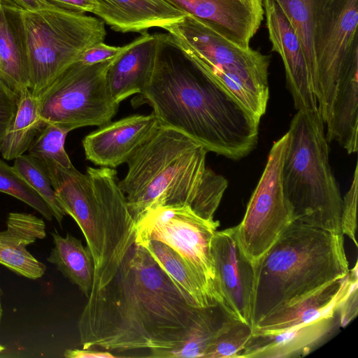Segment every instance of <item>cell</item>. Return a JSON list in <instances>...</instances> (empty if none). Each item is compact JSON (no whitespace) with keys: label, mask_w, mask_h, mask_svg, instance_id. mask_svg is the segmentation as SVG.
Returning a JSON list of instances; mask_svg holds the SVG:
<instances>
[{"label":"cell","mask_w":358,"mask_h":358,"mask_svg":"<svg viewBox=\"0 0 358 358\" xmlns=\"http://www.w3.org/2000/svg\"><path fill=\"white\" fill-rule=\"evenodd\" d=\"M228 317L219 304L195 306L148 250L134 242L114 277L90 292L78 327L83 349L150 351L215 336Z\"/></svg>","instance_id":"cell-1"},{"label":"cell","mask_w":358,"mask_h":358,"mask_svg":"<svg viewBox=\"0 0 358 358\" xmlns=\"http://www.w3.org/2000/svg\"><path fill=\"white\" fill-rule=\"evenodd\" d=\"M156 62L134 103H147L162 126L183 133L208 152L232 160L257 144V118L210 78L169 34H157Z\"/></svg>","instance_id":"cell-2"},{"label":"cell","mask_w":358,"mask_h":358,"mask_svg":"<svg viewBox=\"0 0 358 358\" xmlns=\"http://www.w3.org/2000/svg\"><path fill=\"white\" fill-rule=\"evenodd\" d=\"M208 150L182 132L159 125L129 159L118 185L135 226L150 209L186 205L213 220L228 187L206 164Z\"/></svg>","instance_id":"cell-3"},{"label":"cell","mask_w":358,"mask_h":358,"mask_svg":"<svg viewBox=\"0 0 358 358\" xmlns=\"http://www.w3.org/2000/svg\"><path fill=\"white\" fill-rule=\"evenodd\" d=\"M66 215L82 231L94 262L92 291L115 275L136 240V226L126 197L118 185L117 171L87 167L85 173L73 166L43 164Z\"/></svg>","instance_id":"cell-4"},{"label":"cell","mask_w":358,"mask_h":358,"mask_svg":"<svg viewBox=\"0 0 358 358\" xmlns=\"http://www.w3.org/2000/svg\"><path fill=\"white\" fill-rule=\"evenodd\" d=\"M252 265V329L276 309L350 271L343 234L296 222Z\"/></svg>","instance_id":"cell-5"},{"label":"cell","mask_w":358,"mask_h":358,"mask_svg":"<svg viewBox=\"0 0 358 358\" xmlns=\"http://www.w3.org/2000/svg\"><path fill=\"white\" fill-rule=\"evenodd\" d=\"M324 130L318 110H296L287 131L283 190L293 222L343 234V197L329 163Z\"/></svg>","instance_id":"cell-6"},{"label":"cell","mask_w":358,"mask_h":358,"mask_svg":"<svg viewBox=\"0 0 358 358\" xmlns=\"http://www.w3.org/2000/svg\"><path fill=\"white\" fill-rule=\"evenodd\" d=\"M358 0H331L317 43L314 94L326 136L337 141L358 131Z\"/></svg>","instance_id":"cell-7"},{"label":"cell","mask_w":358,"mask_h":358,"mask_svg":"<svg viewBox=\"0 0 358 358\" xmlns=\"http://www.w3.org/2000/svg\"><path fill=\"white\" fill-rule=\"evenodd\" d=\"M164 29L210 78L261 119L269 99V56L239 45L189 15Z\"/></svg>","instance_id":"cell-8"},{"label":"cell","mask_w":358,"mask_h":358,"mask_svg":"<svg viewBox=\"0 0 358 358\" xmlns=\"http://www.w3.org/2000/svg\"><path fill=\"white\" fill-rule=\"evenodd\" d=\"M29 86L38 97L89 47L103 42L105 23L95 17L59 6L30 13L22 10Z\"/></svg>","instance_id":"cell-9"},{"label":"cell","mask_w":358,"mask_h":358,"mask_svg":"<svg viewBox=\"0 0 358 358\" xmlns=\"http://www.w3.org/2000/svg\"><path fill=\"white\" fill-rule=\"evenodd\" d=\"M114 59L90 65L77 61L63 71L38 97L42 120L70 131L111 122L120 105L106 80Z\"/></svg>","instance_id":"cell-10"},{"label":"cell","mask_w":358,"mask_h":358,"mask_svg":"<svg viewBox=\"0 0 358 358\" xmlns=\"http://www.w3.org/2000/svg\"><path fill=\"white\" fill-rule=\"evenodd\" d=\"M288 132L273 143L236 237L244 256L253 264L293 222L284 194L282 168L288 148Z\"/></svg>","instance_id":"cell-11"},{"label":"cell","mask_w":358,"mask_h":358,"mask_svg":"<svg viewBox=\"0 0 358 358\" xmlns=\"http://www.w3.org/2000/svg\"><path fill=\"white\" fill-rule=\"evenodd\" d=\"M219 226V221L204 219L186 205L158 206L136 224L135 243L155 240L169 245L201 278L219 304L211 253L212 239Z\"/></svg>","instance_id":"cell-12"},{"label":"cell","mask_w":358,"mask_h":358,"mask_svg":"<svg viewBox=\"0 0 358 358\" xmlns=\"http://www.w3.org/2000/svg\"><path fill=\"white\" fill-rule=\"evenodd\" d=\"M211 253L219 304L229 317L252 326L253 265L238 245L236 227L215 232Z\"/></svg>","instance_id":"cell-13"},{"label":"cell","mask_w":358,"mask_h":358,"mask_svg":"<svg viewBox=\"0 0 358 358\" xmlns=\"http://www.w3.org/2000/svg\"><path fill=\"white\" fill-rule=\"evenodd\" d=\"M263 7L272 50L282 60L295 108L317 111L303 50L292 25L275 0H263Z\"/></svg>","instance_id":"cell-14"},{"label":"cell","mask_w":358,"mask_h":358,"mask_svg":"<svg viewBox=\"0 0 358 358\" xmlns=\"http://www.w3.org/2000/svg\"><path fill=\"white\" fill-rule=\"evenodd\" d=\"M159 125L153 113L110 122L85 136V157L100 167L115 169L127 163Z\"/></svg>","instance_id":"cell-15"},{"label":"cell","mask_w":358,"mask_h":358,"mask_svg":"<svg viewBox=\"0 0 358 358\" xmlns=\"http://www.w3.org/2000/svg\"><path fill=\"white\" fill-rule=\"evenodd\" d=\"M186 15L211 25L247 48L264 19L263 5L246 0H166Z\"/></svg>","instance_id":"cell-16"},{"label":"cell","mask_w":358,"mask_h":358,"mask_svg":"<svg viewBox=\"0 0 358 358\" xmlns=\"http://www.w3.org/2000/svg\"><path fill=\"white\" fill-rule=\"evenodd\" d=\"M352 280L350 271L341 279L300 297L273 311L253 327V333H275L306 323L334 316Z\"/></svg>","instance_id":"cell-17"},{"label":"cell","mask_w":358,"mask_h":358,"mask_svg":"<svg viewBox=\"0 0 358 358\" xmlns=\"http://www.w3.org/2000/svg\"><path fill=\"white\" fill-rule=\"evenodd\" d=\"M339 324L338 313L275 333H253L238 358H294L309 354Z\"/></svg>","instance_id":"cell-18"},{"label":"cell","mask_w":358,"mask_h":358,"mask_svg":"<svg viewBox=\"0 0 358 358\" xmlns=\"http://www.w3.org/2000/svg\"><path fill=\"white\" fill-rule=\"evenodd\" d=\"M158 38L157 34H144L127 44L106 74L108 88L119 104L135 94H140L150 82L155 69Z\"/></svg>","instance_id":"cell-19"},{"label":"cell","mask_w":358,"mask_h":358,"mask_svg":"<svg viewBox=\"0 0 358 358\" xmlns=\"http://www.w3.org/2000/svg\"><path fill=\"white\" fill-rule=\"evenodd\" d=\"M92 13L112 29L141 32L152 27L165 28L182 20L186 14L166 0H94Z\"/></svg>","instance_id":"cell-20"},{"label":"cell","mask_w":358,"mask_h":358,"mask_svg":"<svg viewBox=\"0 0 358 358\" xmlns=\"http://www.w3.org/2000/svg\"><path fill=\"white\" fill-rule=\"evenodd\" d=\"M45 236L42 218L31 213H10L6 229L0 231V264L27 278H40L45 273V265L36 259L27 246Z\"/></svg>","instance_id":"cell-21"},{"label":"cell","mask_w":358,"mask_h":358,"mask_svg":"<svg viewBox=\"0 0 358 358\" xmlns=\"http://www.w3.org/2000/svg\"><path fill=\"white\" fill-rule=\"evenodd\" d=\"M0 79L17 94L29 86L22 9L11 0H0Z\"/></svg>","instance_id":"cell-22"},{"label":"cell","mask_w":358,"mask_h":358,"mask_svg":"<svg viewBox=\"0 0 358 358\" xmlns=\"http://www.w3.org/2000/svg\"><path fill=\"white\" fill-rule=\"evenodd\" d=\"M45 125L40 114L38 99L29 87L18 94L17 109L0 144V152L13 160L28 151L31 144Z\"/></svg>","instance_id":"cell-23"},{"label":"cell","mask_w":358,"mask_h":358,"mask_svg":"<svg viewBox=\"0 0 358 358\" xmlns=\"http://www.w3.org/2000/svg\"><path fill=\"white\" fill-rule=\"evenodd\" d=\"M54 246L48 262L57 268L70 282L78 287L88 298L94 282V262L92 254L81 241L67 234L65 237L56 231L51 233Z\"/></svg>","instance_id":"cell-24"},{"label":"cell","mask_w":358,"mask_h":358,"mask_svg":"<svg viewBox=\"0 0 358 358\" xmlns=\"http://www.w3.org/2000/svg\"><path fill=\"white\" fill-rule=\"evenodd\" d=\"M139 245L148 250L158 264L195 306L208 307L218 304L205 283L177 252L165 243L155 240Z\"/></svg>","instance_id":"cell-25"},{"label":"cell","mask_w":358,"mask_h":358,"mask_svg":"<svg viewBox=\"0 0 358 358\" xmlns=\"http://www.w3.org/2000/svg\"><path fill=\"white\" fill-rule=\"evenodd\" d=\"M13 167L47 203L61 225L66 213L57 199L50 178L42 163L29 154H24L14 159Z\"/></svg>","instance_id":"cell-26"},{"label":"cell","mask_w":358,"mask_h":358,"mask_svg":"<svg viewBox=\"0 0 358 358\" xmlns=\"http://www.w3.org/2000/svg\"><path fill=\"white\" fill-rule=\"evenodd\" d=\"M252 334L251 325L228 317L203 358H238Z\"/></svg>","instance_id":"cell-27"},{"label":"cell","mask_w":358,"mask_h":358,"mask_svg":"<svg viewBox=\"0 0 358 358\" xmlns=\"http://www.w3.org/2000/svg\"><path fill=\"white\" fill-rule=\"evenodd\" d=\"M69 131L66 128L45 123L31 144L28 153L43 164H55L64 168L73 166L64 148L65 139Z\"/></svg>","instance_id":"cell-28"},{"label":"cell","mask_w":358,"mask_h":358,"mask_svg":"<svg viewBox=\"0 0 358 358\" xmlns=\"http://www.w3.org/2000/svg\"><path fill=\"white\" fill-rule=\"evenodd\" d=\"M0 192L9 194L38 211L51 221L52 213L43 198L29 185L18 171L0 159Z\"/></svg>","instance_id":"cell-29"},{"label":"cell","mask_w":358,"mask_h":358,"mask_svg":"<svg viewBox=\"0 0 358 358\" xmlns=\"http://www.w3.org/2000/svg\"><path fill=\"white\" fill-rule=\"evenodd\" d=\"M358 196V164H356L353 178L349 189L343 197L341 230L357 247L355 235L357 231V208Z\"/></svg>","instance_id":"cell-30"},{"label":"cell","mask_w":358,"mask_h":358,"mask_svg":"<svg viewBox=\"0 0 358 358\" xmlns=\"http://www.w3.org/2000/svg\"><path fill=\"white\" fill-rule=\"evenodd\" d=\"M350 271L352 274L351 282L337 310L339 324L343 327L348 324L357 316L358 309L357 262Z\"/></svg>","instance_id":"cell-31"},{"label":"cell","mask_w":358,"mask_h":358,"mask_svg":"<svg viewBox=\"0 0 358 358\" xmlns=\"http://www.w3.org/2000/svg\"><path fill=\"white\" fill-rule=\"evenodd\" d=\"M18 94L0 79V144L17 109Z\"/></svg>","instance_id":"cell-32"},{"label":"cell","mask_w":358,"mask_h":358,"mask_svg":"<svg viewBox=\"0 0 358 358\" xmlns=\"http://www.w3.org/2000/svg\"><path fill=\"white\" fill-rule=\"evenodd\" d=\"M127 47L112 46L103 42L98 43L87 48L81 55L79 59L84 64H94L110 60L119 55Z\"/></svg>","instance_id":"cell-33"},{"label":"cell","mask_w":358,"mask_h":358,"mask_svg":"<svg viewBox=\"0 0 358 358\" xmlns=\"http://www.w3.org/2000/svg\"><path fill=\"white\" fill-rule=\"evenodd\" d=\"M52 3L68 10L80 13H92L95 8L94 0H48Z\"/></svg>","instance_id":"cell-34"},{"label":"cell","mask_w":358,"mask_h":358,"mask_svg":"<svg viewBox=\"0 0 358 358\" xmlns=\"http://www.w3.org/2000/svg\"><path fill=\"white\" fill-rule=\"evenodd\" d=\"M22 10L30 12L37 13L55 8L56 5L52 3L48 0H11Z\"/></svg>","instance_id":"cell-35"},{"label":"cell","mask_w":358,"mask_h":358,"mask_svg":"<svg viewBox=\"0 0 358 358\" xmlns=\"http://www.w3.org/2000/svg\"><path fill=\"white\" fill-rule=\"evenodd\" d=\"M66 358H114L115 355L108 351H99L93 349H68L64 352Z\"/></svg>","instance_id":"cell-36"},{"label":"cell","mask_w":358,"mask_h":358,"mask_svg":"<svg viewBox=\"0 0 358 358\" xmlns=\"http://www.w3.org/2000/svg\"><path fill=\"white\" fill-rule=\"evenodd\" d=\"M1 296H2V290H1V285H0V323L1 322V317H2V314H3V309H2V306H1Z\"/></svg>","instance_id":"cell-37"},{"label":"cell","mask_w":358,"mask_h":358,"mask_svg":"<svg viewBox=\"0 0 358 358\" xmlns=\"http://www.w3.org/2000/svg\"><path fill=\"white\" fill-rule=\"evenodd\" d=\"M4 347L0 345V352L4 350Z\"/></svg>","instance_id":"cell-38"}]
</instances>
